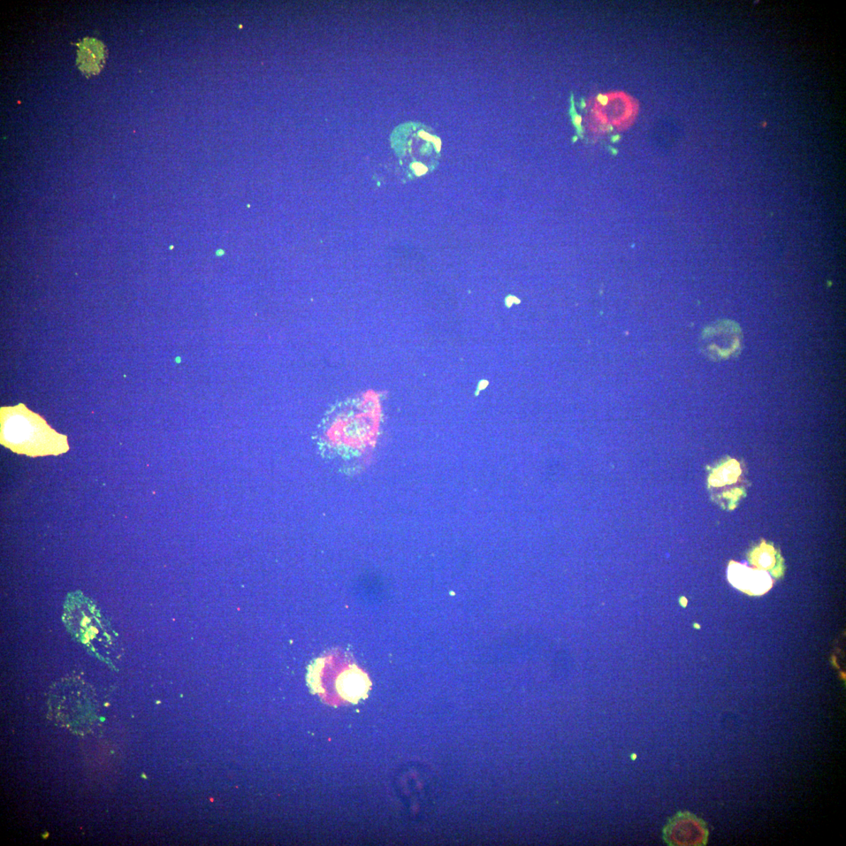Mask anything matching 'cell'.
<instances>
[{
    "label": "cell",
    "instance_id": "obj_8",
    "mask_svg": "<svg viewBox=\"0 0 846 846\" xmlns=\"http://www.w3.org/2000/svg\"><path fill=\"white\" fill-rule=\"evenodd\" d=\"M742 470L740 465L733 460L722 465L715 470L710 478V484L713 487H722L733 485L740 479Z\"/></svg>",
    "mask_w": 846,
    "mask_h": 846
},
{
    "label": "cell",
    "instance_id": "obj_6",
    "mask_svg": "<svg viewBox=\"0 0 846 846\" xmlns=\"http://www.w3.org/2000/svg\"><path fill=\"white\" fill-rule=\"evenodd\" d=\"M729 578L738 589L754 594L764 593L771 587V579L766 571L752 570L739 563L730 565Z\"/></svg>",
    "mask_w": 846,
    "mask_h": 846
},
{
    "label": "cell",
    "instance_id": "obj_7",
    "mask_svg": "<svg viewBox=\"0 0 846 846\" xmlns=\"http://www.w3.org/2000/svg\"><path fill=\"white\" fill-rule=\"evenodd\" d=\"M77 63L87 75H97L102 70L107 57L104 45L95 39L84 40L79 45Z\"/></svg>",
    "mask_w": 846,
    "mask_h": 846
},
{
    "label": "cell",
    "instance_id": "obj_14",
    "mask_svg": "<svg viewBox=\"0 0 846 846\" xmlns=\"http://www.w3.org/2000/svg\"><path fill=\"white\" fill-rule=\"evenodd\" d=\"M574 123H575V126L578 128V129H581V128H582V126H581L582 117L580 116L576 115L574 117Z\"/></svg>",
    "mask_w": 846,
    "mask_h": 846
},
{
    "label": "cell",
    "instance_id": "obj_3",
    "mask_svg": "<svg viewBox=\"0 0 846 846\" xmlns=\"http://www.w3.org/2000/svg\"><path fill=\"white\" fill-rule=\"evenodd\" d=\"M67 621L72 634L91 651L98 655H109L113 640L109 624L98 611L88 603L73 600L67 607Z\"/></svg>",
    "mask_w": 846,
    "mask_h": 846
},
{
    "label": "cell",
    "instance_id": "obj_13",
    "mask_svg": "<svg viewBox=\"0 0 846 846\" xmlns=\"http://www.w3.org/2000/svg\"><path fill=\"white\" fill-rule=\"evenodd\" d=\"M597 100L599 101V102L601 104H603V105H606L609 102V99H608L607 96H604V95H601V94H600L598 96Z\"/></svg>",
    "mask_w": 846,
    "mask_h": 846
},
{
    "label": "cell",
    "instance_id": "obj_5",
    "mask_svg": "<svg viewBox=\"0 0 846 846\" xmlns=\"http://www.w3.org/2000/svg\"><path fill=\"white\" fill-rule=\"evenodd\" d=\"M703 338L710 340L705 352L714 361L730 359L737 357L742 352V331L740 326L730 320H722L707 327Z\"/></svg>",
    "mask_w": 846,
    "mask_h": 846
},
{
    "label": "cell",
    "instance_id": "obj_1",
    "mask_svg": "<svg viewBox=\"0 0 846 846\" xmlns=\"http://www.w3.org/2000/svg\"><path fill=\"white\" fill-rule=\"evenodd\" d=\"M310 687L330 705L356 704L367 698L371 681L346 654H332L317 659L309 668Z\"/></svg>",
    "mask_w": 846,
    "mask_h": 846
},
{
    "label": "cell",
    "instance_id": "obj_12",
    "mask_svg": "<svg viewBox=\"0 0 846 846\" xmlns=\"http://www.w3.org/2000/svg\"><path fill=\"white\" fill-rule=\"evenodd\" d=\"M521 303L520 300H518L517 298H516V297L511 296V295L507 297L506 300V306L508 308L511 307L514 303Z\"/></svg>",
    "mask_w": 846,
    "mask_h": 846
},
{
    "label": "cell",
    "instance_id": "obj_9",
    "mask_svg": "<svg viewBox=\"0 0 846 846\" xmlns=\"http://www.w3.org/2000/svg\"><path fill=\"white\" fill-rule=\"evenodd\" d=\"M31 433V425L23 417L11 418L5 426V437L12 443L18 444L27 440Z\"/></svg>",
    "mask_w": 846,
    "mask_h": 846
},
{
    "label": "cell",
    "instance_id": "obj_4",
    "mask_svg": "<svg viewBox=\"0 0 846 846\" xmlns=\"http://www.w3.org/2000/svg\"><path fill=\"white\" fill-rule=\"evenodd\" d=\"M710 837L706 822L689 811L678 812L662 830V838L670 846H704Z\"/></svg>",
    "mask_w": 846,
    "mask_h": 846
},
{
    "label": "cell",
    "instance_id": "obj_11",
    "mask_svg": "<svg viewBox=\"0 0 846 846\" xmlns=\"http://www.w3.org/2000/svg\"><path fill=\"white\" fill-rule=\"evenodd\" d=\"M413 166L417 175H422L428 171V169L421 164H415Z\"/></svg>",
    "mask_w": 846,
    "mask_h": 846
},
{
    "label": "cell",
    "instance_id": "obj_10",
    "mask_svg": "<svg viewBox=\"0 0 846 846\" xmlns=\"http://www.w3.org/2000/svg\"><path fill=\"white\" fill-rule=\"evenodd\" d=\"M775 551L771 546H763L752 554V562L759 568L771 569L775 563Z\"/></svg>",
    "mask_w": 846,
    "mask_h": 846
},
{
    "label": "cell",
    "instance_id": "obj_2",
    "mask_svg": "<svg viewBox=\"0 0 846 846\" xmlns=\"http://www.w3.org/2000/svg\"><path fill=\"white\" fill-rule=\"evenodd\" d=\"M92 692L79 682L66 681L58 685L51 697L50 710L60 726L77 734H85L97 719Z\"/></svg>",
    "mask_w": 846,
    "mask_h": 846
},
{
    "label": "cell",
    "instance_id": "obj_15",
    "mask_svg": "<svg viewBox=\"0 0 846 846\" xmlns=\"http://www.w3.org/2000/svg\"><path fill=\"white\" fill-rule=\"evenodd\" d=\"M489 382H487V381H481V382H479V385H478V391H477V394H478V392H479V391L484 390V389H485V388H486L487 386H489Z\"/></svg>",
    "mask_w": 846,
    "mask_h": 846
}]
</instances>
